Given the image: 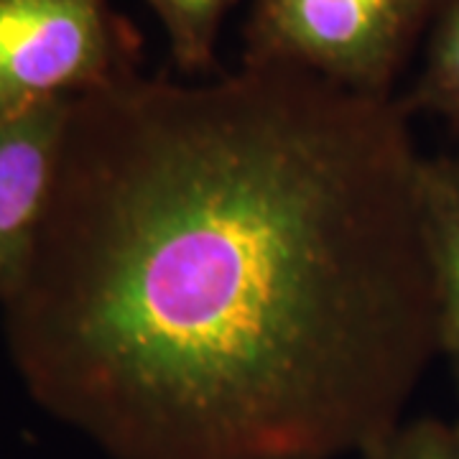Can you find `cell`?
I'll return each mask as SVG.
<instances>
[{
	"mask_svg": "<svg viewBox=\"0 0 459 459\" xmlns=\"http://www.w3.org/2000/svg\"><path fill=\"white\" fill-rule=\"evenodd\" d=\"M424 59L398 102L406 113L431 115L459 131V0H439L429 21Z\"/></svg>",
	"mask_w": 459,
	"mask_h": 459,
	"instance_id": "6",
	"label": "cell"
},
{
	"mask_svg": "<svg viewBox=\"0 0 459 459\" xmlns=\"http://www.w3.org/2000/svg\"><path fill=\"white\" fill-rule=\"evenodd\" d=\"M141 39L110 0H0V126L138 74Z\"/></svg>",
	"mask_w": 459,
	"mask_h": 459,
	"instance_id": "3",
	"label": "cell"
},
{
	"mask_svg": "<svg viewBox=\"0 0 459 459\" xmlns=\"http://www.w3.org/2000/svg\"><path fill=\"white\" fill-rule=\"evenodd\" d=\"M421 153L398 98L243 65L72 100L0 299L33 401L110 459H347L437 342Z\"/></svg>",
	"mask_w": 459,
	"mask_h": 459,
	"instance_id": "1",
	"label": "cell"
},
{
	"mask_svg": "<svg viewBox=\"0 0 459 459\" xmlns=\"http://www.w3.org/2000/svg\"><path fill=\"white\" fill-rule=\"evenodd\" d=\"M352 459H459V416L403 419Z\"/></svg>",
	"mask_w": 459,
	"mask_h": 459,
	"instance_id": "8",
	"label": "cell"
},
{
	"mask_svg": "<svg viewBox=\"0 0 459 459\" xmlns=\"http://www.w3.org/2000/svg\"><path fill=\"white\" fill-rule=\"evenodd\" d=\"M164 29L171 59L184 74L212 72L228 13L240 0H143Z\"/></svg>",
	"mask_w": 459,
	"mask_h": 459,
	"instance_id": "7",
	"label": "cell"
},
{
	"mask_svg": "<svg viewBox=\"0 0 459 459\" xmlns=\"http://www.w3.org/2000/svg\"><path fill=\"white\" fill-rule=\"evenodd\" d=\"M439 0H253L243 65L294 69L368 98L394 84Z\"/></svg>",
	"mask_w": 459,
	"mask_h": 459,
	"instance_id": "2",
	"label": "cell"
},
{
	"mask_svg": "<svg viewBox=\"0 0 459 459\" xmlns=\"http://www.w3.org/2000/svg\"><path fill=\"white\" fill-rule=\"evenodd\" d=\"M419 214L437 299V342L459 395V153L421 156Z\"/></svg>",
	"mask_w": 459,
	"mask_h": 459,
	"instance_id": "5",
	"label": "cell"
},
{
	"mask_svg": "<svg viewBox=\"0 0 459 459\" xmlns=\"http://www.w3.org/2000/svg\"><path fill=\"white\" fill-rule=\"evenodd\" d=\"M72 100L41 102L0 126V299L31 258L56 179Z\"/></svg>",
	"mask_w": 459,
	"mask_h": 459,
	"instance_id": "4",
	"label": "cell"
}]
</instances>
